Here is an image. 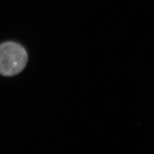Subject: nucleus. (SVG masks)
I'll use <instances>...</instances> for the list:
<instances>
[{
  "mask_svg": "<svg viewBox=\"0 0 154 154\" xmlns=\"http://www.w3.org/2000/svg\"><path fill=\"white\" fill-rule=\"evenodd\" d=\"M28 55L24 48L14 42L0 44V74L12 76L25 68Z\"/></svg>",
  "mask_w": 154,
  "mask_h": 154,
  "instance_id": "f257e3e1",
  "label": "nucleus"
}]
</instances>
